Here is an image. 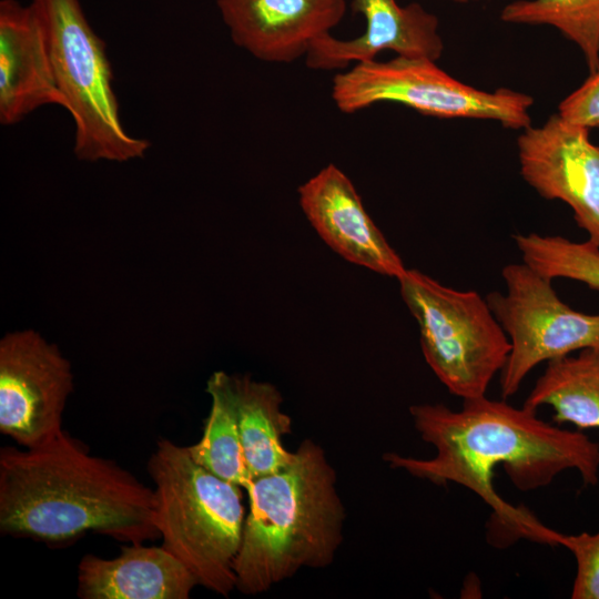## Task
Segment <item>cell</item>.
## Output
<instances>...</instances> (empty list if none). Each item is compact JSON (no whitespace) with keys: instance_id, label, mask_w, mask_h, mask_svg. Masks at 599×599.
I'll return each instance as SVG.
<instances>
[{"instance_id":"7402d4cb","label":"cell","mask_w":599,"mask_h":599,"mask_svg":"<svg viewBox=\"0 0 599 599\" xmlns=\"http://www.w3.org/2000/svg\"><path fill=\"white\" fill-rule=\"evenodd\" d=\"M557 113L589 130L599 129V67L560 102Z\"/></svg>"},{"instance_id":"30bf717a","label":"cell","mask_w":599,"mask_h":599,"mask_svg":"<svg viewBox=\"0 0 599 599\" xmlns=\"http://www.w3.org/2000/svg\"><path fill=\"white\" fill-rule=\"evenodd\" d=\"M589 129L558 113L517 140L520 175L541 197L566 203L579 229L599 246V144Z\"/></svg>"},{"instance_id":"8992f818","label":"cell","mask_w":599,"mask_h":599,"mask_svg":"<svg viewBox=\"0 0 599 599\" xmlns=\"http://www.w3.org/2000/svg\"><path fill=\"white\" fill-rule=\"evenodd\" d=\"M399 292L420 333L426 363L463 400L486 396L510 353V342L486 298L406 268Z\"/></svg>"},{"instance_id":"7c38bea8","label":"cell","mask_w":599,"mask_h":599,"mask_svg":"<svg viewBox=\"0 0 599 599\" xmlns=\"http://www.w3.org/2000/svg\"><path fill=\"white\" fill-rule=\"evenodd\" d=\"M232 41L256 59L288 63L331 33L346 0H217Z\"/></svg>"},{"instance_id":"9c48e42d","label":"cell","mask_w":599,"mask_h":599,"mask_svg":"<svg viewBox=\"0 0 599 599\" xmlns=\"http://www.w3.org/2000/svg\"><path fill=\"white\" fill-rule=\"evenodd\" d=\"M72 390L69 362L33 331L0 342V432L24 448L54 438Z\"/></svg>"},{"instance_id":"9a60e30c","label":"cell","mask_w":599,"mask_h":599,"mask_svg":"<svg viewBox=\"0 0 599 599\" xmlns=\"http://www.w3.org/2000/svg\"><path fill=\"white\" fill-rule=\"evenodd\" d=\"M78 585L83 599H187L199 581L164 547L131 544L112 559L84 556Z\"/></svg>"},{"instance_id":"7a4b0ae2","label":"cell","mask_w":599,"mask_h":599,"mask_svg":"<svg viewBox=\"0 0 599 599\" xmlns=\"http://www.w3.org/2000/svg\"><path fill=\"white\" fill-rule=\"evenodd\" d=\"M155 493L65 430L33 448L0 451V528L61 542L85 532L142 544L159 537Z\"/></svg>"},{"instance_id":"603a6c76","label":"cell","mask_w":599,"mask_h":599,"mask_svg":"<svg viewBox=\"0 0 599 599\" xmlns=\"http://www.w3.org/2000/svg\"><path fill=\"white\" fill-rule=\"evenodd\" d=\"M449 1H454V2H457V3H468V2H471V1H475V0H449Z\"/></svg>"},{"instance_id":"52a82bcc","label":"cell","mask_w":599,"mask_h":599,"mask_svg":"<svg viewBox=\"0 0 599 599\" xmlns=\"http://www.w3.org/2000/svg\"><path fill=\"white\" fill-rule=\"evenodd\" d=\"M332 98L343 113L392 102L425 115L491 120L512 130L531 125L529 109L534 104L527 93L507 88L479 90L455 79L434 60L400 55L356 63L337 73Z\"/></svg>"},{"instance_id":"6da1fadb","label":"cell","mask_w":599,"mask_h":599,"mask_svg":"<svg viewBox=\"0 0 599 599\" xmlns=\"http://www.w3.org/2000/svg\"><path fill=\"white\" fill-rule=\"evenodd\" d=\"M409 413L422 439L436 448L435 457L386 453L384 460L436 485L466 487L525 537L541 540L546 527L496 494L491 484L496 466L505 469L520 491L546 487L568 469L578 470L585 486L598 484L599 443L579 430L541 420L537 410L483 396L465 399L460 410L420 404L410 406Z\"/></svg>"},{"instance_id":"5bb4252c","label":"cell","mask_w":599,"mask_h":599,"mask_svg":"<svg viewBox=\"0 0 599 599\" xmlns=\"http://www.w3.org/2000/svg\"><path fill=\"white\" fill-rule=\"evenodd\" d=\"M65 108L43 23L31 3L0 2V122L12 125L37 109Z\"/></svg>"},{"instance_id":"ffe728a7","label":"cell","mask_w":599,"mask_h":599,"mask_svg":"<svg viewBox=\"0 0 599 599\" xmlns=\"http://www.w3.org/2000/svg\"><path fill=\"white\" fill-rule=\"evenodd\" d=\"M521 260L544 276L568 278L599 291V246L590 240L573 242L560 235L516 234Z\"/></svg>"},{"instance_id":"277c9868","label":"cell","mask_w":599,"mask_h":599,"mask_svg":"<svg viewBox=\"0 0 599 599\" xmlns=\"http://www.w3.org/2000/svg\"><path fill=\"white\" fill-rule=\"evenodd\" d=\"M155 485L154 525L162 547L222 596L235 588L234 561L245 520L241 486L199 463L187 447L161 439L148 463Z\"/></svg>"},{"instance_id":"d6986e66","label":"cell","mask_w":599,"mask_h":599,"mask_svg":"<svg viewBox=\"0 0 599 599\" xmlns=\"http://www.w3.org/2000/svg\"><path fill=\"white\" fill-rule=\"evenodd\" d=\"M504 22L546 24L581 50L587 67H599V0H516L500 12Z\"/></svg>"},{"instance_id":"3957f363","label":"cell","mask_w":599,"mask_h":599,"mask_svg":"<svg viewBox=\"0 0 599 599\" xmlns=\"http://www.w3.org/2000/svg\"><path fill=\"white\" fill-rule=\"evenodd\" d=\"M234 561L245 595L267 591L304 567L325 568L343 541L345 509L322 447L305 439L278 471L253 480Z\"/></svg>"},{"instance_id":"8fae6325","label":"cell","mask_w":599,"mask_h":599,"mask_svg":"<svg viewBox=\"0 0 599 599\" xmlns=\"http://www.w3.org/2000/svg\"><path fill=\"white\" fill-rule=\"evenodd\" d=\"M297 192L304 215L339 256L396 280L407 268L367 213L353 182L335 164L323 167Z\"/></svg>"},{"instance_id":"4fadbf2b","label":"cell","mask_w":599,"mask_h":599,"mask_svg":"<svg viewBox=\"0 0 599 599\" xmlns=\"http://www.w3.org/2000/svg\"><path fill=\"white\" fill-rule=\"evenodd\" d=\"M353 9L365 19L364 32L342 40L327 33L312 44L305 62L314 70L346 69L376 60L383 51L437 61L444 52L438 19L419 3L402 7L396 0H354Z\"/></svg>"},{"instance_id":"44dd1931","label":"cell","mask_w":599,"mask_h":599,"mask_svg":"<svg viewBox=\"0 0 599 599\" xmlns=\"http://www.w3.org/2000/svg\"><path fill=\"white\" fill-rule=\"evenodd\" d=\"M557 545L568 548L575 556L577 570L571 590L572 599H599V531L591 535H561Z\"/></svg>"},{"instance_id":"5b68a950","label":"cell","mask_w":599,"mask_h":599,"mask_svg":"<svg viewBox=\"0 0 599 599\" xmlns=\"http://www.w3.org/2000/svg\"><path fill=\"white\" fill-rule=\"evenodd\" d=\"M30 3L43 23L57 87L74 122L75 156L90 162L142 158L150 143L130 135L121 122L104 42L80 0Z\"/></svg>"},{"instance_id":"ac0fdd59","label":"cell","mask_w":599,"mask_h":599,"mask_svg":"<svg viewBox=\"0 0 599 599\" xmlns=\"http://www.w3.org/2000/svg\"><path fill=\"white\" fill-rule=\"evenodd\" d=\"M206 390L212 405L204 433L187 449L196 463L247 491L253 480L244 459L232 377L215 372L207 380Z\"/></svg>"},{"instance_id":"e0dca14e","label":"cell","mask_w":599,"mask_h":599,"mask_svg":"<svg viewBox=\"0 0 599 599\" xmlns=\"http://www.w3.org/2000/svg\"><path fill=\"white\" fill-rule=\"evenodd\" d=\"M550 406L552 422L578 429L599 428V348H585L547 362L524 406Z\"/></svg>"},{"instance_id":"2e32d148","label":"cell","mask_w":599,"mask_h":599,"mask_svg":"<svg viewBox=\"0 0 599 599\" xmlns=\"http://www.w3.org/2000/svg\"><path fill=\"white\" fill-rule=\"evenodd\" d=\"M244 459L252 480L274 474L293 458L282 438L292 420L282 412L277 388L247 376H231Z\"/></svg>"},{"instance_id":"ba28073f","label":"cell","mask_w":599,"mask_h":599,"mask_svg":"<svg viewBox=\"0 0 599 599\" xmlns=\"http://www.w3.org/2000/svg\"><path fill=\"white\" fill-rule=\"evenodd\" d=\"M501 277L506 293L491 292L486 300L511 345L499 373L501 397L506 399L518 392L538 364L599 348V314L567 305L552 280L525 262L505 265Z\"/></svg>"}]
</instances>
